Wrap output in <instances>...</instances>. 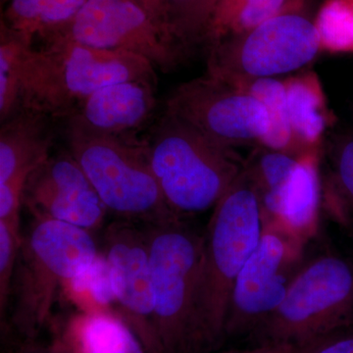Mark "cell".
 <instances>
[{"mask_svg": "<svg viewBox=\"0 0 353 353\" xmlns=\"http://www.w3.org/2000/svg\"><path fill=\"white\" fill-rule=\"evenodd\" d=\"M265 220L259 189L246 167L218 201L203 236L197 318L206 352L225 341L234 282L259 245Z\"/></svg>", "mask_w": 353, "mask_h": 353, "instance_id": "6da1fadb", "label": "cell"}, {"mask_svg": "<svg viewBox=\"0 0 353 353\" xmlns=\"http://www.w3.org/2000/svg\"><path fill=\"white\" fill-rule=\"evenodd\" d=\"M154 66L145 58L99 50L65 38L30 46L22 83V109L63 120L85 97L123 81H157Z\"/></svg>", "mask_w": 353, "mask_h": 353, "instance_id": "7a4b0ae2", "label": "cell"}, {"mask_svg": "<svg viewBox=\"0 0 353 353\" xmlns=\"http://www.w3.org/2000/svg\"><path fill=\"white\" fill-rule=\"evenodd\" d=\"M145 139L165 201L181 219L214 208L245 168L234 148L166 111Z\"/></svg>", "mask_w": 353, "mask_h": 353, "instance_id": "3957f363", "label": "cell"}, {"mask_svg": "<svg viewBox=\"0 0 353 353\" xmlns=\"http://www.w3.org/2000/svg\"><path fill=\"white\" fill-rule=\"evenodd\" d=\"M92 232L34 218L22 241L11 296V325L21 340H34L50 321L58 292L99 259Z\"/></svg>", "mask_w": 353, "mask_h": 353, "instance_id": "277c9868", "label": "cell"}, {"mask_svg": "<svg viewBox=\"0 0 353 353\" xmlns=\"http://www.w3.org/2000/svg\"><path fill=\"white\" fill-rule=\"evenodd\" d=\"M65 123L70 153L92 183L108 212L136 224L179 220L165 201L152 170L145 139L113 136Z\"/></svg>", "mask_w": 353, "mask_h": 353, "instance_id": "5b68a950", "label": "cell"}, {"mask_svg": "<svg viewBox=\"0 0 353 353\" xmlns=\"http://www.w3.org/2000/svg\"><path fill=\"white\" fill-rule=\"evenodd\" d=\"M143 227L162 352H205L196 309L203 236L182 219Z\"/></svg>", "mask_w": 353, "mask_h": 353, "instance_id": "8992f818", "label": "cell"}, {"mask_svg": "<svg viewBox=\"0 0 353 353\" xmlns=\"http://www.w3.org/2000/svg\"><path fill=\"white\" fill-rule=\"evenodd\" d=\"M353 325V264L334 254L301 265L284 301L250 338L254 345H304Z\"/></svg>", "mask_w": 353, "mask_h": 353, "instance_id": "52a82bcc", "label": "cell"}, {"mask_svg": "<svg viewBox=\"0 0 353 353\" xmlns=\"http://www.w3.org/2000/svg\"><path fill=\"white\" fill-rule=\"evenodd\" d=\"M321 50L314 22L301 12L281 14L241 36L211 46L208 75L240 88L257 79L303 68Z\"/></svg>", "mask_w": 353, "mask_h": 353, "instance_id": "ba28073f", "label": "cell"}, {"mask_svg": "<svg viewBox=\"0 0 353 353\" xmlns=\"http://www.w3.org/2000/svg\"><path fill=\"white\" fill-rule=\"evenodd\" d=\"M299 241L277 225L265 223L259 245L234 282L225 340L250 336L282 303L301 268Z\"/></svg>", "mask_w": 353, "mask_h": 353, "instance_id": "9c48e42d", "label": "cell"}, {"mask_svg": "<svg viewBox=\"0 0 353 353\" xmlns=\"http://www.w3.org/2000/svg\"><path fill=\"white\" fill-rule=\"evenodd\" d=\"M52 38L125 51L145 58L163 71L175 67L183 54V48L136 0H88L71 24Z\"/></svg>", "mask_w": 353, "mask_h": 353, "instance_id": "30bf717a", "label": "cell"}, {"mask_svg": "<svg viewBox=\"0 0 353 353\" xmlns=\"http://www.w3.org/2000/svg\"><path fill=\"white\" fill-rule=\"evenodd\" d=\"M166 112L231 148L260 143L270 127L259 99L208 75L176 88L166 102Z\"/></svg>", "mask_w": 353, "mask_h": 353, "instance_id": "8fae6325", "label": "cell"}, {"mask_svg": "<svg viewBox=\"0 0 353 353\" xmlns=\"http://www.w3.org/2000/svg\"><path fill=\"white\" fill-rule=\"evenodd\" d=\"M104 260L117 315L143 343L146 353H163L158 340L148 238L143 225L116 220L104 234Z\"/></svg>", "mask_w": 353, "mask_h": 353, "instance_id": "7c38bea8", "label": "cell"}, {"mask_svg": "<svg viewBox=\"0 0 353 353\" xmlns=\"http://www.w3.org/2000/svg\"><path fill=\"white\" fill-rule=\"evenodd\" d=\"M23 206L36 219L59 221L94 232L108 209L69 150L51 154L30 174Z\"/></svg>", "mask_w": 353, "mask_h": 353, "instance_id": "4fadbf2b", "label": "cell"}, {"mask_svg": "<svg viewBox=\"0 0 353 353\" xmlns=\"http://www.w3.org/2000/svg\"><path fill=\"white\" fill-rule=\"evenodd\" d=\"M157 103V81H123L95 90L63 120L99 134L130 136L150 123Z\"/></svg>", "mask_w": 353, "mask_h": 353, "instance_id": "5bb4252c", "label": "cell"}, {"mask_svg": "<svg viewBox=\"0 0 353 353\" xmlns=\"http://www.w3.org/2000/svg\"><path fill=\"white\" fill-rule=\"evenodd\" d=\"M50 116L22 109L1 123L0 183L27 181L51 154L54 130Z\"/></svg>", "mask_w": 353, "mask_h": 353, "instance_id": "9a60e30c", "label": "cell"}, {"mask_svg": "<svg viewBox=\"0 0 353 353\" xmlns=\"http://www.w3.org/2000/svg\"><path fill=\"white\" fill-rule=\"evenodd\" d=\"M319 204L317 157L314 150H308L299 157L294 173L265 223L277 225L294 238L303 241L315 226Z\"/></svg>", "mask_w": 353, "mask_h": 353, "instance_id": "2e32d148", "label": "cell"}, {"mask_svg": "<svg viewBox=\"0 0 353 353\" xmlns=\"http://www.w3.org/2000/svg\"><path fill=\"white\" fill-rule=\"evenodd\" d=\"M303 6V0H219L204 39L214 46L281 14L301 12Z\"/></svg>", "mask_w": 353, "mask_h": 353, "instance_id": "e0dca14e", "label": "cell"}, {"mask_svg": "<svg viewBox=\"0 0 353 353\" xmlns=\"http://www.w3.org/2000/svg\"><path fill=\"white\" fill-rule=\"evenodd\" d=\"M284 83L294 143L312 150L322 139L328 125L321 85L311 73L292 77Z\"/></svg>", "mask_w": 353, "mask_h": 353, "instance_id": "ac0fdd59", "label": "cell"}, {"mask_svg": "<svg viewBox=\"0 0 353 353\" xmlns=\"http://www.w3.org/2000/svg\"><path fill=\"white\" fill-rule=\"evenodd\" d=\"M66 322L82 353H146L136 334L110 311H83Z\"/></svg>", "mask_w": 353, "mask_h": 353, "instance_id": "d6986e66", "label": "cell"}, {"mask_svg": "<svg viewBox=\"0 0 353 353\" xmlns=\"http://www.w3.org/2000/svg\"><path fill=\"white\" fill-rule=\"evenodd\" d=\"M32 44L1 22L0 27V120L22 110V83L28 50Z\"/></svg>", "mask_w": 353, "mask_h": 353, "instance_id": "ffe728a7", "label": "cell"}, {"mask_svg": "<svg viewBox=\"0 0 353 353\" xmlns=\"http://www.w3.org/2000/svg\"><path fill=\"white\" fill-rule=\"evenodd\" d=\"M240 90L259 99L268 112L270 127L260 143L267 150L289 152L296 143L288 112L284 81L277 78L257 79L245 83Z\"/></svg>", "mask_w": 353, "mask_h": 353, "instance_id": "44dd1931", "label": "cell"}, {"mask_svg": "<svg viewBox=\"0 0 353 353\" xmlns=\"http://www.w3.org/2000/svg\"><path fill=\"white\" fill-rule=\"evenodd\" d=\"M219 0H166L172 36L183 48L201 41Z\"/></svg>", "mask_w": 353, "mask_h": 353, "instance_id": "7402d4cb", "label": "cell"}, {"mask_svg": "<svg viewBox=\"0 0 353 353\" xmlns=\"http://www.w3.org/2000/svg\"><path fill=\"white\" fill-rule=\"evenodd\" d=\"M321 50L353 53V2L326 0L316 18Z\"/></svg>", "mask_w": 353, "mask_h": 353, "instance_id": "603a6c76", "label": "cell"}, {"mask_svg": "<svg viewBox=\"0 0 353 353\" xmlns=\"http://www.w3.org/2000/svg\"><path fill=\"white\" fill-rule=\"evenodd\" d=\"M22 233L20 228L0 221V313L6 315L10 301L11 288Z\"/></svg>", "mask_w": 353, "mask_h": 353, "instance_id": "cb8c5ba5", "label": "cell"}, {"mask_svg": "<svg viewBox=\"0 0 353 353\" xmlns=\"http://www.w3.org/2000/svg\"><path fill=\"white\" fill-rule=\"evenodd\" d=\"M334 188L343 205L345 225L353 230V138L341 143L334 157Z\"/></svg>", "mask_w": 353, "mask_h": 353, "instance_id": "d4e9b609", "label": "cell"}, {"mask_svg": "<svg viewBox=\"0 0 353 353\" xmlns=\"http://www.w3.org/2000/svg\"><path fill=\"white\" fill-rule=\"evenodd\" d=\"M53 0H9L1 22L19 34L32 46L34 27L43 11Z\"/></svg>", "mask_w": 353, "mask_h": 353, "instance_id": "484cf974", "label": "cell"}, {"mask_svg": "<svg viewBox=\"0 0 353 353\" xmlns=\"http://www.w3.org/2000/svg\"><path fill=\"white\" fill-rule=\"evenodd\" d=\"M327 336L318 339L304 345H292V343H264L254 345L246 348H231V350H215L201 353H314Z\"/></svg>", "mask_w": 353, "mask_h": 353, "instance_id": "4316f807", "label": "cell"}, {"mask_svg": "<svg viewBox=\"0 0 353 353\" xmlns=\"http://www.w3.org/2000/svg\"><path fill=\"white\" fill-rule=\"evenodd\" d=\"M52 353H82L77 347L67 322H57L50 345Z\"/></svg>", "mask_w": 353, "mask_h": 353, "instance_id": "83f0119b", "label": "cell"}, {"mask_svg": "<svg viewBox=\"0 0 353 353\" xmlns=\"http://www.w3.org/2000/svg\"><path fill=\"white\" fill-rule=\"evenodd\" d=\"M314 353H353V333L343 330L330 334Z\"/></svg>", "mask_w": 353, "mask_h": 353, "instance_id": "f1b7e54d", "label": "cell"}, {"mask_svg": "<svg viewBox=\"0 0 353 353\" xmlns=\"http://www.w3.org/2000/svg\"><path fill=\"white\" fill-rule=\"evenodd\" d=\"M136 1L145 9L146 12L152 16L155 23L176 43V39L172 36L170 27H169L166 0H136Z\"/></svg>", "mask_w": 353, "mask_h": 353, "instance_id": "f546056e", "label": "cell"}, {"mask_svg": "<svg viewBox=\"0 0 353 353\" xmlns=\"http://www.w3.org/2000/svg\"><path fill=\"white\" fill-rule=\"evenodd\" d=\"M7 353H52L51 352L50 345H41L34 340H21L19 345H17L14 350Z\"/></svg>", "mask_w": 353, "mask_h": 353, "instance_id": "4dcf8cb0", "label": "cell"}, {"mask_svg": "<svg viewBox=\"0 0 353 353\" xmlns=\"http://www.w3.org/2000/svg\"><path fill=\"white\" fill-rule=\"evenodd\" d=\"M9 0H1V6H3V4L4 6H6L7 2Z\"/></svg>", "mask_w": 353, "mask_h": 353, "instance_id": "1f68e13d", "label": "cell"}, {"mask_svg": "<svg viewBox=\"0 0 353 353\" xmlns=\"http://www.w3.org/2000/svg\"><path fill=\"white\" fill-rule=\"evenodd\" d=\"M348 1L353 2V0H348Z\"/></svg>", "mask_w": 353, "mask_h": 353, "instance_id": "d6a6232c", "label": "cell"}]
</instances>
